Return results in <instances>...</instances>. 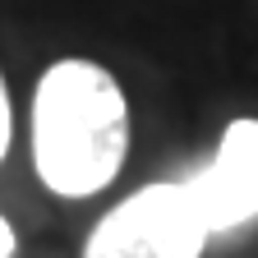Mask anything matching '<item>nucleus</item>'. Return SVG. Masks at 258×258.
<instances>
[{
  "label": "nucleus",
  "instance_id": "f257e3e1",
  "mask_svg": "<svg viewBox=\"0 0 258 258\" xmlns=\"http://www.w3.org/2000/svg\"><path fill=\"white\" fill-rule=\"evenodd\" d=\"M129 152L120 83L92 60H55L32 97V161L46 189L88 199L106 189Z\"/></svg>",
  "mask_w": 258,
  "mask_h": 258
},
{
  "label": "nucleus",
  "instance_id": "f03ea898",
  "mask_svg": "<svg viewBox=\"0 0 258 258\" xmlns=\"http://www.w3.org/2000/svg\"><path fill=\"white\" fill-rule=\"evenodd\" d=\"M208 221L184 180H161L106 212L88 235L83 258H199L208 244Z\"/></svg>",
  "mask_w": 258,
  "mask_h": 258
},
{
  "label": "nucleus",
  "instance_id": "7ed1b4c3",
  "mask_svg": "<svg viewBox=\"0 0 258 258\" xmlns=\"http://www.w3.org/2000/svg\"><path fill=\"white\" fill-rule=\"evenodd\" d=\"M208 231H235L258 217V120H235L221 134L217 157L184 180Z\"/></svg>",
  "mask_w": 258,
  "mask_h": 258
},
{
  "label": "nucleus",
  "instance_id": "20e7f679",
  "mask_svg": "<svg viewBox=\"0 0 258 258\" xmlns=\"http://www.w3.org/2000/svg\"><path fill=\"white\" fill-rule=\"evenodd\" d=\"M10 152V92H5V79H0V157Z\"/></svg>",
  "mask_w": 258,
  "mask_h": 258
},
{
  "label": "nucleus",
  "instance_id": "39448f33",
  "mask_svg": "<svg viewBox=\"0 0 258 258\" xmlns=\"http://www.w3.org/2000/svg\"><path fill=\"white\" fill-rule=\"evenodd\" d=\"M14 253V231H10V221L0 217V258H10Z\"/></svg>",
  "mask_w": 258,
  "mask_h": 258
}]
</instances>
